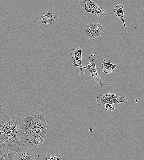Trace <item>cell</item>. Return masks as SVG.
Returning a JSON list of instances; mask_svg holds the SVG:
<instances>
[{"mask_svg":"<svg viewBox=\"0 0 144 160\" xmlns=\"http://www.w3.org/2000/svg\"><path fill=\"white\" fill-rule=\"evenodd\" d=\"M83 48L82 47H79L72 49L71 52V56L74 61L72 64V67H78L79 68V75L80 76L84 75L85 73L84 69L82 68L81 63L83 58L81 50Z\"/></svg>","mask_w":144,"mask_h":160,"instance_id":"8","label":"cell"},{"mask_svg":"<svg viewBox=\"0 0 144 160\" xmlns=\"http://www.w3.org/2000/svg\"><path fill=\"white\" fill-rule=\"evenodd\" d=\"M116 66V64L111 63L110 62H107L106 60H104L102 64V70L106 74H110L113 72Z\"/></svg>","mask_w":144,"mask_h":160,"instance_id":"10","label":"cell"},{"mask_svg":"<svg viewBox=\"0 0 144 160\" xmlns=\"http://www.w3.org/2000/svg\"><path fill=\"white\" fill-rule=\"evenodd\" d=\"M23 118L17 114H6L0 118V147L14 153L24 144Z\"/></svg>","mask_w":144,"mask_h":160,"instance_id":"2","label":"cell"},{"mask_svg":"<svg viewBox=\"0 0 144 160\" xmlns=\"http://www.w3.org/2000/svg\"><path fill=\"white\" fill-rule=\"evenodd\" d=\"M104 32V28L100 23H89L86 25L84 30L85 37L91 39L103 36Z\"/></svg>","mask_w":144,"mask_h":160,"instance_id":"7","label":"cell"},{"mask_svg":"<svg viewBox=\"0 0 144 160\" xmlns=\"http://www.w3.org/2000/svg\"><path fill=\"white\" fill-rule=\"evenodd\" d=\"M15 151L10 154H8L9 160H31L36 159L39 157L38 150L25 144L22 146Z\"/></svg>","mask_w":144,"mask_h":160,"instance_id":"3","label":"cell"},{"mask_svg":"<svg viewBox=\"0 0 144 160\" xmlns=\"http://www.w3.org/2000/svg\"><path fill=\"white\" fill-rule=\"evenodd\" d=\"M79 3L83 10L88 13L92 8L97 5L92 0H81Z\"/></svg>","mask_w":144,"mask_h":160,"instance_id":"11","label":"cell"},{"mask_svg":"<svg viewBox=\"0 0 144 160\" xmlns=\"http://www.w3.org/2000/svg\"><path fill=\"white\" fill-rule=\"evenodd\" d=\"M123 7L124 6L122 4H118L115 7L114 12L115 15L116 17H118L121 20L124 26V31L127 34L129 33L130 31L126 26L125 23L123 12Z\"/></svg>","mask_w":144,"mask_h":160,"instance_id":"9","label":"cell"},{"mask_svg":"<svg viewBox=\"0 0 144 160\" xmlns=\"http://www.w3.org/2000/svg\"><path fill=\"white\" fill-rule=\"evenodd\" d=\"M93 129L91 128H90L89 129V131L90 132H92L93 131Z\"/></svg>","mask_w":144,"mask_h":160,"instance_id":"17","label":"cell"},{"mask_svg":"<svg viewBox=\"0 0 144 160\" xmlns=\"http://www.w3.org/2000/svg\"><path fill=\"white\" fill-rule=\"evenodd\" d=\"M59 14L51 10L42 11L37 18L38 26L44 30L49 26L55 25L58 18Z\"/></svg>","mask_w":144,"mask_h":160,"instance_id":"5","label":"cell"},{"mask_svg":"<svg viewBox=\"0 0 144 160\" xmlns=\"http://www.w3.org/2000/svg\"><path fill=\"white\" fill-rule=\"evenodd\" d=\"M106 110H109L110 111L113 110L115 109L114 106L113 104L109 105L108 106L105 107Z\"/></svg>","mask_w":144,"mask_h":160,"instance_id":"15","label":"cell"},{"mask_svg":"<svg viewBox=\"0 0 144 160\" xmlns=\"http://www.w3.org/2000/svg\"><path fill=\"white\" fill-rule=\"evenodd\" d=\"M4 113L5 111L2 109L1 105L0 104V118L4 115Z\"/></svg>","mask_w":144,"mask_h":160,"instance_id":"16","label":"cell"},{"mask_svg":"<svg viewBox=\"0 0 144 160\" xmlns=\"http://www.w3.org/2000/svg\"><path fill=\"white\" fill-rule=\"evenodd\" d=\"M138 100H135V102H136V103L138 102Z\"/></svg>","mask_w":144,"mask_h":160,"instance_id":"18","label":"cell"},{"mask_svg":"<svg viewBox=\"0 0 144 160\" xmlns=\"http://www.w3.org/2000/svg\"><path fill=\"white\" fill-rule=\"evenodd\" d=\"M5 154L2 148L0 147V160H4L5 159Z\"/></svg>","mask_w":144,"mask_h":160,"instance_id":"14","label":"cell"},{"mask_svg":"<svg viewBox=\"0 0 144 160\" xmlns=\"http://www.w3.org/2000/svg\"><path fill=\"white\" fill-rule=\"evenodd\" d=\"M89 63L86 66H82V67L89 71L91 74V79L96 82L101 88L106 87V85L104 81L98 75L95 63L96 58L95 54L90 55L89 57Z\"/></svg>","mask_w":144,"mask_h":160,"instance_id":"6","label":"cell"},{"mask_svg":"<svg viewBox=\"0 0 144 160\" xmlns=\"http://www.w3.org/2000/svg\"><path fill=\"white\" fill-rule=\"evenodd\" d=\"M89 13L101 18L103 17L106 14L104 10L97 5L90 10Z\"/></svg>","mask_w":144,"mask_h":160,"instance_id":"12","label":"cell"},{"mask_svg":"<svg viewBox=\"0 0 144 160\" xmlns=\"http://www.w3.org/2000/svg\"><path fill=\"white\" fill-rule=\"evenodd\" d=\"M128 98L119 96L113 93H106L96 97V102L102 108H105L109 105L120 103H127Z\"/></svg>","mask_w":144,"mask_h":160,"instance_id":"4","label":"cell"},{"mask_svg":"<svg viewBox=\"0 0 144 160\" xmlns=\"http://www.w3.org/2000/svg\"><path fill=\"white\" fill-rule=\"evenodd\" d=\"M63 158L59 153H49L45 155L42 160H63Z\"/></svg>","mask_w":144,"mask_h":160,"instance_id":"13","label":"cell"},{"mask_svg":"<svg viewBox=\"0 0 144 160\" xmlns=\"http://www.w3.org/2000/svg\"><path fill=\"white\" fill-rule=\"evenodd\" d=\"M47 123L41 111L27 112L23 118L22 132L24 143L38 150L42 148Z\"/></svg>","mask_w":144,"mask_h":160,"instance_id":"1","label":"cell"}]
</instances>
